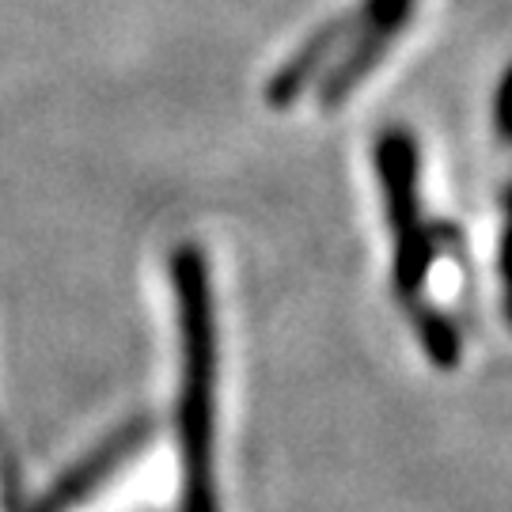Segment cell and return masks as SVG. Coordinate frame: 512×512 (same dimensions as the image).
I'll list each match as a JSON object with an SVG mask.
<instances>
[{
  "mask_svg": "<svg viewBox=\"0 0 512 512\" xmlns=\"http://www.w3.org/2000/svg\"><path fill=\"white\" fill-rule=\"evenodd\" d=\"M148 433H152V421L148 418L126 421L122 429H114L95 452H88L73 471H65L46 494L38 497L31 509H23V512H73V509H80V505H84L107 478H114L118 471H122V463H126L133 452L145 448Z\"/></svg>",
  "mask_w": 512,
  "mask_h": 512,
  "instance_id": "cell-4",
  "label": "cell"
},
{
  "mask_svg": "<svg viewBox=\"0 0 512 512\" xmlns=\"http://www.w3.org/2000/svg\"><path fill=\"white\" fill-rule=\"evenodd\" d=\"M376 171L384 183V205L391 220V243H395V293L406 308H418L421 289L429 266L437 258V239L433 228L421 217V194H418V141L406 129L391 126L376 141Z\"/></svg>",
  "mask_w": 512,
  "mask_h": 512,
  "instance_id": "cell-2",
  "label": "cell"
},
{
  "mask_svg": "<svg viewBox=\"0 0 512 512\" xmlns=\"http://www.w3.org/2000/svg\"><path fill=\"white\" fill-rule=\"evenodd\" d=\"M0 459H12V452H8V448H4V444H0Z\"/></svg>",
  "mask_w": 512,
  "mask_h": 512,
  "instance_id": "cell-7",
  "label": "cell"
},
{
  "mask_svg": "<svg viewBox=\"0 0 512 512\" xmlns=\"http://www.w3.org/2000/svg\"><path fill=\"white\" fill-rule=\"evenodd\" d=\"M410 315H414V327H418V338H421L425 357H429L437 368H456L459 353H463V338H459L456 323H452L444 311L429 308V304L410 308Z\"/></svg>",
  "mask_w": 512,
  "mask_h": 512,
  "instance_id": "cell-5",
  "label": "cell"
},
{
  "mask_svg": "<svg viewBox=\"0 0 512 512\" xmlns=\"http://www.w3.org/2000/svg\"><path fill=\"white\" fill-rule=\"evenodd\" d=\"M410 16H414V0H361L349 12L346 54L338 57L334 69H327L315 103L323 110L342 107L349 95L365 84L368 73L380 65V57L391 50V42Z\"/></svg>",
  "mask_w": 512,
  "mask_h": 512,
  "instance_id": "cell-3",
  "label": "cell"
},
{
  "mask_svg": "<svg viewBox=\"0 0 512 512\" xmlns=\"http://www.w3.org/2000/svg\"><path fill=\"white\" fill-rule=\"evenodd\" d=\"M171 285L179 308V512H220L217 505V308L209 262L198 243L171 251Z\"/></svg>",
  "mask_w": 512,
  "mask_h": 512,
  "instance_id": "cell-1",
  "label": "cell"
},
{
  "mask_svg": "<svg viewBox=\"0 0 512 512\" xmlns=\"http://www.w3.org/2000/svg\"><path fill=\"white\" fill-rule=\"evenodd\" d=\"M497 274H501V308L512 327V186L505 194V228H501V255H497Z\"/></svg>",
  "mask_w": 512,
  "mask_h": 512,
  "instance_id": "cell-6",
  "label": "cell"
}]
</instances>
